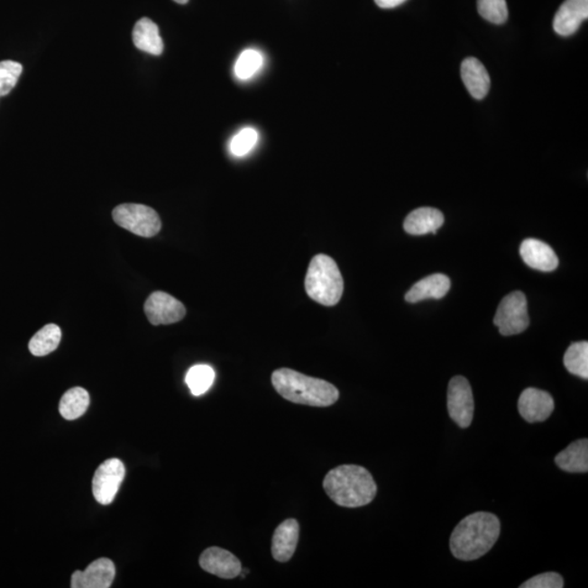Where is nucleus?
<instances>
[{
  "mask_svg": "<svg viewBox=\"0 0 588 588\" xmlns=\"http://www.w3.org/2000/svg\"><path fill=\"white\" fill-rule=\"evenodd\" d=\"M501 521L495 514L476 512L456 525L450 537V550L456 559L472 561L482 558L497 543Z\"/></svg>",
  "mask_w": 588,
  "mask_h": 588,
  "instance_id": "nucleus-1",
  "label": "nucleus"
},
{
  "mask_svg": "<svg viewBox=\"0 0 588 588\" xmlns=\"http://www.w3.org/2000/svg\"><path fill=\"white\" fill-rule=\"evenodd\" d=\"M323 487L327 496L340 507L360 508L374 501L377 485L363 466L345 464L329 471Z\"/></svg>",
  "mask_w": 588,
  "mask_h": 588,
  "instance_id": "nucleus-2",
  "label": "nucleus"
},
{
  "mask_svg": "<svg viewBox=\"0 0 588 588\" xmlns=\"http://www.w3.org/2000/svg\"><path fill=\"white\" fill-rule=\"evenodd\" d=\"M272 386L282 398L303 406L326 408L339 399V390L330 382L309 377L291 369L272 372Z\"/></svg>",
  "mask_w": 588,
  "mask_h": 588,
  "instance_id": "nucleus-3",
  "label": "nucleus"
},
{
  "mask_svg": "<svg viewBox=\"0 0 588 588\" xmlns=\"http://www.w3.org/2000/svg\"><path fill=\"white\" fill-rule=\"evenodd\" d=\"M308 296L325 307H334L344 293L343 275L337 262L325 254L314 256L306 277Z\"/></svg>",
  "mask_w": 588,
  "mask_h": 588,
  "instance_id": "nucleus-4",
  "label": "nucleus"
},
{
  "mask_svg": "<svg viewBox=\"0 0 588 588\" xmlns=\"http://www.w3.org/2000/svg\"><path fill=\"white\" fill-rule=\"evenodd\" d=\"M115 223L140 237L152 238L160 233L161 220L153 208L141 204H122L113 211Z\"/></svg>",
  "mask_w": 588,
  "mask_h": 588,
  "instance_id": "nucleus-5",
  "label": "nucleus"
},
{
  "mask_svg": "<svg viewBox=\"0 0 588 588\" xmlns=\"http://www.w3.org/2000/svg\"><path fill=\"white\" fill-rule=\"evenodd\" d=\"M493 324L502 335H519L529 326L528 301L524 293L514 291L502 299L497 308Z\"/></svg>",
  "mask_w": 588,
  "mask_h": 588,
  "instance_id": "nucleus-6",
  "label": "nucleus"
},
{
  "mask_svg": "<svg viewBox=\"0 0 588 588\" xmlns=\"http://www.w3.org/2000/svg\"><path fill=\"white\" fill-rule=\"evenodd\" d=\"M447 400L451 419L461 428L469 427L474 417V398L465 377L455 376L450 381Z\"/></svg>",
  "mask_w": 588,
  "mask_h": 588,
  "instance_id": "nucleus-7",
  "label": "nucleus"
},
{
  "mask_svg": "<svg viewBox=\"0 0 588 588\" xmlns=\"http://www.w3.org/2000/svg\"><path fill=\"white\" fill-rule=\"evenodd\" d=\"M125 476V467L118 459H109L98 466L94 474L92 490L94 498L103 506L114 501Z\"/></svg>",
  "mask_w": 588,
  "mask_h": 588,
  "instance_id": "nucleus-8",
  "label": "nucleus"
},
{
  "mask_svg": "<svg viewBox=\"0 0 588 588\" xmlns=\"http://www.w3.org/2000/svg\"><path fill=\"white\" fill-rule=\"evenodd\" d=\"M144 312L152 325H170L180 322L186 317V308L176 298L166 292L152 293L144 304Z\"/></svg>",
  "mask_w": 588,
  "mask_h": 588,
  "instance_id": "nucleus-9",
  "label": "nucleus"
},
{
  "mask_svg": "<svg viewBox=\"0 0 588 588\" xmlns=\"http://www.w3.org/2000/svg\"><path fill=\"white\" fill-rule=\"evenodd\" d=\"M518 408L525 421L544 422L554 412L555 401L548 392L537 388H528L519 396Z\"/></svg>",
  "mask_w": 588,
  "mask_h": 588,
  "instance_id": "nucleus-10",
  "label": "nucleus"
},
{
  "mask_svg": "<svg viewBox=\"0 0 588 588\" xmlns=\"http://www.w3.org/2000/svg\"><path fill=\"white\" fill-rule=\"evenodd\" d=\"M199 565L204 571L220 579H234L243 572V565L237 556L219 547L204 550L199 556Z\"/></svg>",
  "mask_w": 588,
  "mask_h": 588,
  "instance_id": "nucleus-11",
  "label": "nucleus"
},
{
  "mask_svg": "<svg viewBox=\"0 0 588 588\" xmlns=\"http://www.w3.org/2000/svg\"><path fill=\"white\" fill-rule=\"evenodd\" d=\"M115 566L112 560L99 558L84 571H76L71 576L72 588H108L112 586Z\"/></svg>",
  "mask_w": 588,
  "mask_h": 588,
  "instance_id": "nucleus-12",
  "label": "nucleus"
},
{
  "mask_svg": "<svg viewBox=\"0 0 588 588\" xmlns=\"http://www.w3.org/2000/svg\"><path fill=\"white\" fill-rule=\"evenodd\" d=\"M587 18L588 0H565L555 15V32L561 36L574 34Z\"/></svg>",
  "mask_w": 588,
  "mask_h": 588,
  "instance_id": "nucleus-13",
  "label": "nucleus"
},
{
  "mask_svg": "<svg viewBox=\"0 0 588 588\" xmlns=\"http://www.w3.org/2000/svg\"><path fill=\"white\" fill-rule=\"evenodd\" d=\"M519 254L528 266L540 271H553L558 267V256L547 243L537 239L524 240Z\"/></svg>",
  "mask_w": 588,
  "mask_h": 588,
  "instance_id": "nucleus-14",
  "label": "nucleus"
},
{
  "mask_svg": "<svg viewBox=\"0 0 588 588\" xmlns=\"http://www.w3.org/2000/svg\"><path fill=\"white\" fill-rule=\"evenodd\" d=\"M300 525L297 519H288L276 528L272 537L271 554L278 563H288L296 553Z\"/></svg>",
  "mask_w": 588,
  "mask_h": 588,
  "instance_id": "nucleus-15",
  "label": "nucleus"
},
{
  "mask_svg": "<svg viewBox=\"0 0 588 588\" xmlns=\"http://www.w3.org/2000/svg\"><path fill=\"white\" fill-rule=\"evenodd\" d=\"M461 78L467 91L475 99L485 98L491 88V78L486 68L474 57H467L461 65Z\"/></svg>",
  "mask_w": 588,
  "mask_h": 588,
  "instance_id": "nucleus-16",
  "label": "nucleus"
},
{
  "mask_svg": "<svg viewBox=\"0 0 588 588\" xmlns=\"http://www.w3.org/2000/svg\"><path fill=\"white\" fill-rule=\"evenodd\" d=\"M445 223L444 214L432 207H421L409 213L404 220V230L409 234H436Z\"/></svg>",
  "mask_w": 588,
  "mask_h": 588,
  "instance_id": "nucleus-17",
  "label": "nucleus"
},
{
  "mask_svg": "<svg viewBox=\"0 0 588 588\" xmlns=\"http://www.w3.org/2000/svg\"><path fill=\"white\" fill-rule=\"evenodd\" d=\"M451 288L448 276L435 274L423 278L416 283L406 294L409 303H418L427 299H443Z\"/></svg>",
  "mask_w": 588,
  "mask_h": 588,
  "instance_id": "nucleus-18",
  "label": "nucleus"
},
{
  "mask_svg": "<svg viewBox=\"0 0 588 588\" xmlns=\"http://www.w3.org/2000/svg\"><path fill=\"white\" fill-rule=\"evenodd\" d=\"M133 38L136 49L147 54L160 56L164 51V41L159 26L149 18L141 19L136 23Z\"/></svg>",
  "mask_w": 588,
  "mask_h": 588,
  "instance_id": "nucleus-19",
  "label": "nucleus"
},
{
  "mask_svg": "<svg viewBox=\"0 0 588 588\" xmlns=\"http://www.w3.org/2000/svg\"><path fill=\"white\" fill-rule=\"evenodd\" d=\"M556 466L569 473H587L588 440L580 439L572 443L555 459Z\"/></svg>",
  "mask_w": 588,
  "mask_h": 588,
  "instance_id": "nucleus-20",
  "label": "nucleus"
},
{
  "mask_svg": "<svg viewBox=\"0 0 588 588\" xmlns=\"http://www.w3.org/2000/svg\"><path fill=\"white\" fill-rule=\"evenodd\" d=\"M90 406V395L81 387L72 388L62 396L60 403V412L61 417L73 421L81 418Z\"/></svg>",
  "mask_w": 588,
  "mask_h": 588,
  "instance_id": "nucleus-21",
  "label": "nucleus"
},
{
  "mask_svg": "<svg viewBox=\"0 0 588 588\" xmlns=\"http://www.w3.org/2000/svg\"><path fill=\"white\" fill-rule=\"evenodd\" d=\"M61 340V330L55 324L46 325L30 340L29 350L34 356H45L54 352Z\"/></svg>",
  "mask_w": 588,
  "mask_h": 588,
  "instance_id": "nucleus-22",
  "label": "nucleus"
},
{
  "mask_svg": "<svg viewBox=\"0 0 588 588\" xmlns=\"http://www.w3.org/2000/svg\"><path fill=\"white\" fill-rule=\"evenodd\" d=\"M564 363L565 369L572 375L579 376L583 380H588V343L580 341V343L572 344L566 350Z\"/></svg>",
  "mask_w": 588,
  "mask_h": 588,
  "instance_id": "nucleus-23",
  "label": "nucleus"
},
{
  "mask_svg": "<svg viewBox=\"0 0 588 588\" xmlns=\"http://www.w3.org/2000/svg\"><path fill=\"white\" fill-rule=\"evenodd\" d=\"M215 381V371L211 366L199 364L188 370L186 382L193 396H202L208 391Z\"/></svg>",
  "mask_w": 588,
  "mask_h": 588,
  "instance_id": "nucleus-24",
  "label": "nucleus"
},
{
  "mask_svg": "<svg viewBox=\"0 0 588 588\" xmlns=\"http://www.w3.org/2000/svg\"><path fill=\"white\" fill-rule=\"evenodd\" d=\"M262 66V56L260 51L246 50L240 55L234 66V73L240 80H249L260 71Z\"/></svg>",
  "mask_w": 588,
  "mask_h": 588,
  "instance_id": "nucleus-25",
  "label": "nucleus"
},
{
  "mask_svg": "<svg viewBox=\"0 0 588 588\" xmlns=\"http://www.w3.org/2000/svg\"><path fill=\"white\" fill-rule=\"evenodd\" d=\"M477 10L482 18L492 23L502 24L508 19L506 0H477Z\"/></svg>",
  "mask_w": 588,
  "mask_h": 588,
  "instance_id": "nucleus-26",
  "label": "nucleus"
},
{
  "mask_svg": "<svg viewBox=\"0 0 588 588\" xmlns=\"http://www.w3.org/2000/svg\"><path fill=\"white\" fill-rule=\"evenodd\" d=\"M23 67L17 61L0 62V96H6L17 86Z\"/></svg>",
  "mask_w": 588,
  "mask_h": 588,
  "instance_id": "nucleus-27",
  "label": "nucleus"
},
{
  "mask_svg": "<svg viewBox=\"0 0 588 588\" xmlns=\"http://www.w3.org/2000/svg\"><path fill=\"white\" fill-rule=\"evenodd\" d=\"M259 141V133L253 128H245L235 134L230 143V151L234 156L249 154Z\"/></svg>",
  "mask_w": 588,
  "mask_h": 588,
  "instance_id": "nucleus-28",
  "label": "nucleus"
},
{
  "mask_svg": "<svg viewBox=\"0 0 588 588\" xmlns=\"http://www.w3.org/2000/svg\"><path fill=\"white\" fill-rule=\"evenodd\" d=\"M565 581L563 576L556 572H547V574H538L532 577L519 587L521 588H563Z\"/></svg>",
  "mask_w": 588,
  "mask_h": 588,
  "instance_id": "nucleus-29",
  "label": "nucleus"
},
{
  "mask_svg": "<svg viewBox=\"0 0 588 588\" xmlns=\"http://www.w3.org/2000/svg\"><path fill=\"white\" fill-rule=\"evenodd\" d=\"M406 2L407 0H375L377 6L384 9L396 8Z\"/></svg>",
  "mask_w": 588,
  "mask_h": 588,
  "instance_id": "nucleus-30",
  "label": "nucleus"
},
{
  "mask_svg": "<svg viewBox=\"0 0 588 588\" xmlns=\"http://www.w3.org/2000/svg\"><path fill=\"white\" fill-rule=\"evenodd\" d=\"M173 2H176L177 4H180V5H186L188 4V0H173Z\"/></svg>",
  "mask_w": 588,
  "mask_h": 588,
  "instance_id": "nucleus-31",
  "label": "nucleus"
}]
</instances>
